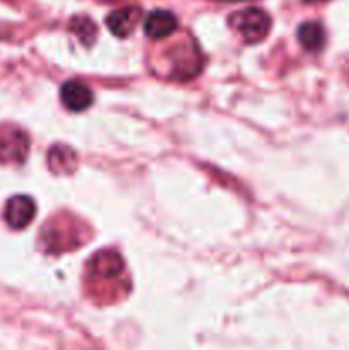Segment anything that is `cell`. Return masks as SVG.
Listing matches in <instances>:
<instances>
[{
    "instance_id": "cell-1",
    "label": "cell",
    "mask_w": 349,
    "mask_h": 350,
    "mask_svg": "<svg viewBox=\"0 0 349 350\" xmlns=\"http://www.w3.org/2000/svg\"><path fill=\"white\" fill-rule=\"evenodd\" d=\"M229 23L248 43H257V41L263 40L270 29V17L263 10L253 9V7L233 14Z\"/></svg>"
},
{
    "instance_id": "cell-2",
    "label": "cell",
    "mask_w": 349,
    "mask_h": 350,
    "mask_svg": "<svg viewBox=\"0 0 349 350\" xmlns=\"http://www.w3.org/2000/svg\"><path fill=\"white\" fill-rule=\"evenodd\" d=\"M29 150V140L21 130L0 132V161L2 163H23Z\"/></svg>"
},
{
    "instance_id": "cell-3",
    "label": "cell",
    "mask_w": 349,
    "mask_h": 350,
    "mask_svg": "<svg viewBox=\"0 0 349 350\" xmlns=\"http://www.w3.org/2000/svg\"><path fill=\"white\" fill-rule=\"evenodd\" d=\"M34 212H36V205L29 197L24 195H17L12 197L5 205L3 211V219L12 229H23L29 224L34 219Z\"/></svg>"
},
{
    "instance_id": "cell-4",
    "label": "cell",
    "mask_w": 349,
    "mask_h": 350,
    "mask_svg": "<svg viewBox=\"0 0 349 350\" xmlns=\"http://www.w3.org/2000/svg\"><path fill=\"white\" fill-rule=\"evenodd\" d=\"M62 103L67 106L70 111H84L91 106L92 92L86 84L79 81H68L62 85L60 91Z\"/></svg>"
},
{
    "instance_id": "cell-5",
    "label": "cell",
    "mask_w": 349,
    "mask_h": 350,
    "mask_svg": "<svg viewBox=\"0 0 349 350\" xmlns=\"http://www.w3.org/2000/svg\"><path fill=\"white\" fill-rule=\"evenodd\" d=\"M178 27L177 17L168 10H154L146 17L144 23V31L153 40H159V38H166L173 34Z\"/></svg>"
},
{
    "instance_id": "cell-6",
    "label": "cell",
    "mask_w": 349,
    "mask_h": 350,
    "mask_svg": "<svg viewBox=\"0 0 349 350\" xmlns=\"http://www.w3.org/2000/svg\"><path fill=\"white\" fill-rule=\"evenodd\" d=\"M140 19V9L137 7H127V9L115 10L108 16L106 24H108L109 31H112L115 36L127 38L133 29H135V24Z\"/></svg>"
},
{
    "instance_id": "cell-7",
    "label": "cell",
    "mask_w": 349,
    "mask_h": 350,
    "mask_svg": "<svg viewBox=\"0 0 349 350\" xmlns=\"http://www.w3.org/2000/svg\"><path fill=\"white\" fill-rule=\"evenodd\" d=\"M92 275L99 279H113L123 270V262L116 253H98L91 262Z\"/></svg>"
},
{
    "instance_id": "cell-8",
    "label": "cell",
    "mask_w": 349,
    "mask_h": 350,
    "mask_svg": "<svg viewBox=\"0 0 349 350\" xmlns=\"http://www.w3.org/2000/svg\"><path fill=\"white\" fill-rule=\"evenodd\" d=\"M298 40L303 44V48L310 51H317L324 46L325 43V31L320 23H305L298 29Z\"/></svg>"
},
{
    "instance_id": "cell-9",
    "label": "cell",
    "mask_w": 349,
    "mask_h": 350,
    "mask_svg": "<svg viewBox=\"0 0 349 350\" xmlns=\"http://www.w3.org/2000/svg\"><path fill=\"white\" fill-rule=\"evenodd\" d=\"M48 164L53 171H72L75 166V156L67 147H53L48 154Z\"/></svg>"
},
{
    "instance_id": "cell-10",
    "label": "cell",
    "mask_w": 349,
    "mask_h": 350,
    "mask_svg": "<svg viewBox=\"0 0 349 350\" xmlns=\"http://www.w3.org/2000/svg\"><path fill=\"white\" fill-rule=\"evenodd\" d=\"M72 29H75V33L84 40V43H89L96 34L94 24H92L89 19H86V17L74 19V23H72Z\"/></svg>"
},
{
    "instance_id": "cell-11",
    "label": "cell",
    "mask_w": 349,
    "mask_h": 350,
    "mask_svg": "<svg viewBox=\"0 0 349 350\" xmlns=\"http://www.w3.org/2000/svg\"><path fill=\"white\" fill-rule=\"evenodd\" d=\"M307 3H320V2H325V0H305Z\"/></svg>"
}]
</instances>
